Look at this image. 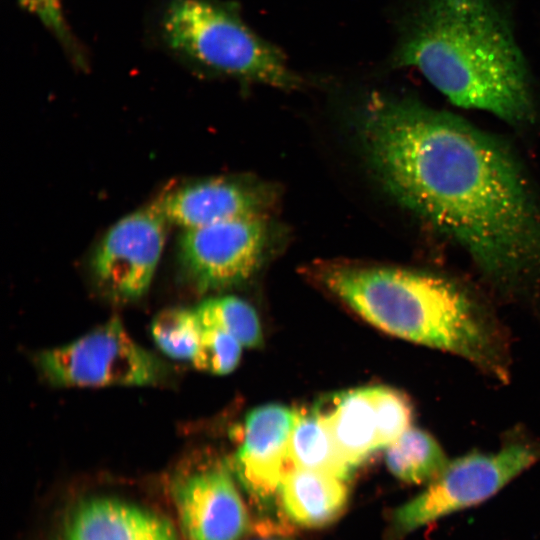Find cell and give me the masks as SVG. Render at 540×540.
I'll return each instance as SVG.
<instances>
[{"label": "cell", "mask_w": 540, "mask_h": 540, "mask_svg": "<svg viewBox=\"0 0 540 540\" xmlns=\"http://www.w3.org/2000/svg\"><path fill=\"white\" fill-rule=\"evenodd\" d=\"M60 540H178L174 525L141 505L112 497L80 501L68 513Z\"/></svg>", "instance_id": "cell-12"}, {"label": "cell", "mask_w": 540, "mask_h": 540, "mask_svg": "<svg viewBox=\"0 0 540 540\" xmlns=\"http://www.w3.org/2000/svg\"><path fill=\"white\" fill-rule=\"evenodd\" d=\"M18 2L37 16L69 51L72 53L77 51L63 17L60 0H18Z\"/></svg>", "instance_id": "cell-21"}, {"label": "cell", "mask_w": 540, "mask_h": 540, "mask_svg": "<svg viewBox=\"0 0 540 540\" xmlns=\"http://www.w3.org/2000/svg\"><path fill=\"white\" fill-rule=\"evenodd\" d=\"M171 495L188 540H240L249 528L244 502L223 465L181 473Z\"/></svg>", "instance_id": "cell-9"}, {"label": "cell", "mask_w": 540, "mask_h": 540, "mask_svg": "<svg viewBox=\"0 0 540 540\" xmlns=\"http://www.w3.org/2000/svg\"><path fill=\"white\" fill-rule=\"evenodd\" d=\"M394 64L417 68L452 103L510 123L528 120L532 95L523 56L491 0H425Z\"/></svg>", "instance_id": "cell-2"}, {"label": "cell", "mask_w": 540, "mask_h": 540, "mask_svg": "<svg viewBox=\"0 0 540 540\" xmlns=\"http://www.w3.org/2000/svg\"><path fill=\"white\" fill-rule=\"evenodd\" d=\"M296 416V410L267 404L253 409L246 417L232 471L261 507H269L279 498L282 480L293 468L289 441Z\"/></svg>", "instance_id": "cell-11"}, {"label": "cell", "mask_w": 540, "mask_h": 540, "mask_svg": "<svg viewBox=\"0 0 540 540\" xmlns=\"http://www.w3.org/2000/svg\"><path fill=\"white\" fill-rule=\"evenodd\" d=\"M202 326L195 309L170 308L152 321L153 339L162 352L173 359H192L198 346Z\"/></svg>", "instance_id": "cell-18"}, {"label": "cell", "mask_w": 540, "mask_h": 540, "mask_svg": "<svg viewBox=\"0 0 540 540\" xmlns=\"http://www.w3.org/2000/svg\"><path fill=\"white\" fill-rule=\"evenodd\" d=\"M540 450L511 442L497 452H471L449 461L440 475L392 514L394 536H404L445 516L480 504L533 465Z\"/></svg>", "instance_id": "cell-5"}, {"label": "cell", "mask_w": 540, "mask_h": 540, "mask_svg": "<svg viewBox=\"0 0 540 540\" xmlns=\"http://www.w3.org/2000/svg\"><path fill=\"white\" fill-rule=\"evenodd\" d=\"M355 127L384 189L490 276L512 282L540 270V212L493 138L454 115L378 92L358 108Z\"/></svg>", "instance_id": "cell-1"}, {"label": "cell", "mask_w": 540, "mask_h": 540, "mask_svg": "<svg viewBox=\"0 0 540 540\" xmlns=\"http://www.w3.org/2000/svg\"><path fill=\"white\" fill-rule=\"evenodd\" d=\"M168 224L156 200L107 231L92 260L96 279L106 292L123 300L145 294L164 247Z\"/></svg>", "instance_id": "cell-8"}, {"label": "cell", "mask_w": 540, "mask_h": 540, "mask_svg": "<svg viewBox=\"0 0 540 540\" xmlns=\"http://www.w3.org/2000/svg\"><path fill=\"white\" fill-rule=\"evenodd\" d=\"M160 33L172 53L201 71L285 90L301 86L281 51L251 30L232 6L170 0Z\"/></svg>", "instance_id": "cell-4"}, {"label": "cell", "mask_w": 540, "mask_h": 540, "mask_svg": "<svg viewBox=\"0 0 540 540\" xmlns=\"http://www.w3.org/2000/svg\"><path fill=\"white\" fill-rule=\"evenodd\" d=\"M370 388L377 414L378 445L385 449L410 427L412 407L398 390L385 386Z\"/></svg>", "instance_id": "cell-19"}, {"label": "cell", "mask_w": 540, "mask_h": 540, "mask_svg": "<svg viewBox=\"0 0 540 540\" xmlns=\"http://www.w3.org/2000/svg\"><path fill=\"white\" fill-rule=\"evenodd\" d=\"M346 480L315 470L292 468L283 478L279 501L294 524L320 528L334 522L348 500Z\"/></svg>", "instance_id": "cell-14"}, {"label": "cell", "mask_w": 540, "mask_h": 540, "mask_svg": "<svg viewBox=\"0 0 540 540\" xmlns=\"http://www.w3.org/2000/svg\"><path fill=\"white\" fill-rule=\"evenodd\" d=\"M305 275L373 326L458 355L505 378L507 358L494 320L463 288L409 269L319 260Z\"/></svg>", "instance_id": "cell-3"}, {"label": "cell", "mask_w": 540, "mask_h": 540, "mask_svg": "<svg viewBox=\"0 0 540 540\" xmlns=\"http://www.w3.org/2000/svg\"><path fill=\"white\" fill-rule=\"evenodd\" d=\"M44 376L61 386L152 385L167 367L142 348L113 318L77 340L39 354Z\"/></svg>", "instance_id": "cell-6"}, {"label": "cell", "mask_w": 540, "mask_h": 540, "mask_svg": "<svg viewBox=\"0 0 540 540\" xmlns=\"http://www.w3.org/2000/svg\"><path fill=\"white\" fill-rule=\"evenodd\" d=\"M314 409L327 426L339 452L354 469L378 445L377 414L371 388H357L328 395Z\"/></svg>", "instance_id": "cell-13"}, {"label": "cell", "mask_w": 540, "mask_h": 540, "mask_svg": "<svg viewBox=\"0 0 540 540\" xmlns=\"http://www.w3.org/2000/svg\"><path fill=\"white\" fill-rule=\"evenodd\" d=\"M385 461L395 477L411 484H429L449 462L430 434L412 427L385 448Z\"/></svg>", "instance_id": "cell-16"}, {"label": "cell", "mask_w": 540, "mask_h": 540, "mask_svg": "<svg viewBox=\"0 0 540 540\" xmlns=\"http://www.w3.org/2000/svg\"><path fill=\"white\" fill-rule=\"evenodd\" d=\"M204 329H217L235 337L243 347L262 345L258 315L246 301L235 296L210 298L195 308Z\"/></svg>", "instance_id": "cell-17"}, {"label": "cell", "mask_w": 540, "mask_h": 540, "mask_svg": "<svg viewBox=\"0 0 540 540\" xmlns=\"http://www.w3.org/2000/svg\"><path fill=\"white\" fill-rule=\"evenodd\" d=\"M157 201L170 224L187 230L239 218L267 217L277 201V190L252 177H220L182 185Z\"/></svg>", "instance_id": "cell-10"}, {"label": "cell", "mask_w": 540, "mask_h": 540, "mask_svg": "<svg viewBox=\"0 0 540 540\" xmlns=\"http://www.w3.org/2000/svg\"><path fill=\"white\" fill-rule=\"evenodd\" d=\"M242 347V344L228 333L217 329L203 328L197 349L191 360L199 370L225 375L237 367Z\"/></svg>", "instance_id": "cell-20"}, {"label": "cell", "mask_w": 540, "mask_h": 540, "mask_svg": "<svg viewBox=\"0 0 540 540\" xmlns=\"http://www.w3.org/2000/svg\"><path fill=\"white\" fill-rule=\"evenodd\" d=\"M267 217L239 218L187 229L180 260L202 292L238 285L261 266L269 246Z\"/></svg>", "instance_id": "cell-7"}, {"label": "cell", "mask_w": 540, "mask_h": 540, "mask_svg": "<svg viewBox=\"0 0 540 540\" xmlns=\"http://www.w3.org/2000/svg\"><path fill=\"white\" fill-rule=\"evenodd\" d=\"M293 468L325 472L348 479L354 470L342 457L327 426L313 408L297 411L289 441Z\"/></svg>", "instance_id": "cell-15"}]
</instances>
